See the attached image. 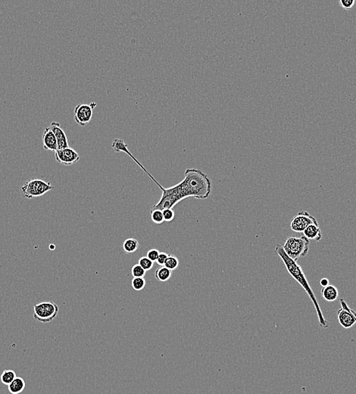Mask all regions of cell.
I'll list each match as a JSON object with an SVG mask.
<instances>
[{"label": "cell", "instance_id": "6da1fadb", "mask_svg": "<svg viewBox=\"0 0 356 394\" xmlns=\"http://www.w3.org/2000/svg\"><path fill=\"white\" fill-rule=\"evenodd\" d=\"M176 187L180 200L189 197L204 200L211 193V181L201 170L187 168L185 171L183 181L176 184Z\"/></svg>", "mask_w": 356, "mask_h": 394}, {"label": "cell", "instance_id": "7a4b0ae2", "mask_svg": "<svg viewBox=\"0 0 356 394\" xmlns=\"http://www.w3.org/2000/svg\"><path fill=\"white\" fill-rule=\"evenodd\" d=\"M275 252L279 256L280 258L281 259L283 263L285 265L286 268H287L289 274L301 285L302 288L306 291L308 295L310 297L311 300L313 302L315 310H316L320 325L324 328H328L329 327V323H328L327 321L324 319V316H323L322 312H321V308H320L319 303H318V300H317L316 296H315L313 291L311 288L310 285H309V282H308L301 267L297 264L296 262L293 261L286 254L284 249H283V246H281V245L278 244L275 246Z\"/></svg>", "mask_w": 356, "mask_h": 394}, {"label": "cell", "instance_id": "3957f363", "mask_svg": "<svg viewBox=\"0 0 356 394\" xmlns=\"http://www.w3.org/2000/svg\"><path fill=\"white\" fill-rule=\"evenodd\" d=\"M310 241L306 237H289L284 246V252L293 261H298L300 257H304L309 254Z\"/></svg>", "mask_w": 356, "mask_h": 394}, {"label": "cell", "instance_id": "277c9868", "mask_svg": "<svg viewBox=\"0 0 356 394\" xmlns=\"http://www.w3.org/2000/svg\"><path fill=\"white\" fill-rule=\"evenodd\" d=\"M53 189V186L49 182H46L43 180L33 179L27 181L21 187V192L23 197L31 200L35 197L43 196L45 193Z\"/></svg>", "mask_w": 356, "mask_h": 394}, {"label": "cell", "instance_id": "5b68a950", "mask_svg": "<svg viewBox=\"0 0 356 394\" xmlns=\"http://www.w3.org/2000/svg\"><path fill=\"white\" fill-rule=\"evenodd\" d=\"M58 305L53 302H43L35 304L34 307V319L41 323L52 322L59 313Z\"/></svg>", "mask_w": 356, "mask_h": 394}, {"label": "cell", "instance_id": "8992f818", "mask_svg": "<svg viewBox=\"0 0 356 394\" xmlns=\"http://www.w3.org/2000/svg\"><path fill=\"white\" fill-rule=\"evenodd\" d=\"M181 201L179 197L176 185L162 190V195L159 201L152 206L151 210L163 211L167 209H174L178 203Z\"/></svg>", "mask_w": 356, "mask_h": 394}, {"label": "cell", "instance_id": "52a82bcc", "mask_svg": "<svg viewBox=\"0 0 356 394\" xmlns=\"http://www.w3.org/2000/svg\"><path fill=\"white\" fill-rule=\"evenodd\" d=\"M341 308L337 311V319L339 323L343 328L349 329L352 328L356 323V313L348 306L346 301L340 299Z\"/></svg>", "mask_w": 356, "mask_h": 394}, {"label": "cell", "instance_id": "ba28073f", "mask_svg": "<svg viewBox=\"0 0 356 394\" xmlns=\"http://www.w3.org/2000/svg\"><path fill=\"white\" fill-rule=\"evenodd\" d=\"M311 224L318 226L316 218L311 215L309 212H298L292 220L290 229L295 232L301 233Z\"/></svg>", "mask_w": 356, "mask_h": 394}, {"label": "cell", "instance_id": "9c48e42d", "mask_svg": "<svg viewBox=\"0 0 356 394\" xmlns=\"http://www.w3.org/2000/svg\"><path fill=\"white\" fill-rule=\"evenodd\" d=\"M96 106V102H91L89 105L80 104L74 108V119L80 126H85L93 118V108Z\"/></svg>", "mask_w": 356, "mask_h": 394}, {"label": "cell", "instance_id": "30bf717a", "mask_svg": "<svg viewBox=\"0 0 356 394\" xmlns=\"http://www.w3.org/2000/svg\"><path fill=\"white\" fill-rule=\"evenodd\" d=\"M112 147H113V150H114V151L116 152V153H121V152H123V153H126V154L128 155L129 156H130V158H131L132 159H133V161H134L135 162H136V164H138V165L140 166V167L141 168H142L143 170H144V172H145V173H147V175H149V178H151V179L152 180V181H154V182L155 183V184H157V185L158 186V187H160V189H161V190L164 189V187H162V186L161 185V184H159V183L158 182V181H156V180L155 179V178H154L153 176H152V175H151L150 173L148 172V171L147 170V169L145 168V167H144V165H143L141 163V162H139V161L138 160V159H136V158L133 156V155L131 153H130V151H129L128 147H127V144H125V142H124V139H116L113 142V144H112Z\"/></svg>", "mask_w": 356, "mask_h": 394}, {"label": "cell", "instance_id": "8fae6325", "mask_svg": "<svg viewBox=\"0 0 356 394\" xmlns=\"http://www.w3.org/2000/svg\"><path fill=\"white\" fill-rule=\"evenodd\" d=\"M56 159L61 164L65 165H71L77 163L80 160V155L73 150L72 148L63 149V150H58L55 153Z\"/></svg>", "mask_w": 356, "mask_h": 394}, {"label": "cell", "instance_id": "7c38bea8", "mask_svg": "<svg viewBox=\"0 0 356 394\" xmlns=\"http://www.w3.org/2000/svg\"><path fill=\"white\" fill-rule=\"evenodd\" d=\"M42 143L44 150L49 151L57 152L58 150V143L57 137L49 127L45 128L42 136Z\"/></svg>", "mask_w": 356, "mask_h": 394}, {"label": "cell", "instance_id": "4fadbf2b", "mask_svg": "<svg viewBox=\"0 0 356 394\" xmlns=\"http://www.w3.org/2000/svg\"><path fill=\"white\" fill-rule=\"evenodd\" d=\"M49 128H51V130L55 134L56 137H57V143H58V150H63V149L69 147H68V141L66 133L61 128L60 123L52 122Z\"/></svg>", "mask_w": 356, "mask_h": 394}, {"label": "cell", "instance_id": "5bb4252c", "mask_svg": "<svg viewBox=\"0 0 356 394\" xmlns=\"http://www.w3.org/2000/svg\"><path fill=\"white\" fill-rule=\"evenodd\" d=\"M305 237L309 240H314L315 241H320L322 238V234L319 227L316 224H311L306 228L303 231Z\"/></svg>", "mask_w": 356, "mask_h": 394}, {"label": "cell", "instance_id": "9a60e30c", "mask_svg": "<svg viewBox=\"0 0 356 394\" xmlns=\"http://www.w3.org/2000/svg\"><path fill=\"white\" fill-rule=\"evenodd\" d=\"M26 383L22 378L17 377L9 386L8 389L12 394H20L24 391L25 389Z\"/></svg>", "mask_w": 356, "mask_h": 394}, {"label": "cell", "instance_id": "2e32d148", "mask_svg": "<svg viewBox=\"0 0 356 394\" xmlns=\"http://www.w3.org/2000/svg\"><path fill=\"white\" fill-rule=\"evenodd\" d=\"M321 295L327 302H334L339 297L338 290L333 285H327L321 289Z\"/></svg>", "mask_w": 356, "mask_h": 394}, {"label": "cell", "instance_id": "e0dca14e", "mask_svg": "<svg viewBox=\"0 0 356 394\" xmlns=\"http://www.w3.org/2000/svg\"><path fill=\"white\" fill-rule=\"evenodd\" d=\"M172 271L165 266H160L155 272V277L158 282H166L172 277Z\"/></svg>", "mask_w": 356, "mask_h": 394}, {"label": "cell", "instance_id": "ac0fdd59", "mask_svg": "<svg viewBox=\"0 0 356 394\" xmlns=\"http://www.w3.org/2000/svg\"><path fill=\"white\" fill-rule=\"evenodd\" d=\"M139 248V242L134 238H128L124 240L123 249L127 254H133Z\"/></svg>", "mask_w": 356, "mask_h": 394}, {"label": "cell", "instance_id": "d6986e66", "mask_svg": "<svg viewBox=\"0 0 356 394\" xmlns=\"http://www.w3.org/2000/svg\"><path fill=\"white\" fill-rule=\"evenodd\" d=\"M16 378V373L13 370H4L0 376V380L4 385L9 386Z\"/></svg>", "mask_w": 356, "mask_h": 394}, {"label": "cell", "instance_id": "ffe728a7", "mask_svg": "<svg viewBox=\"0 0 356 394\" xmlns=\"http://www.w3.org/2000/svg\"><path fill=\"white\" fill-rule=\"evenodd\" d=\"M146 285H147V282L144 277H133V280H132V288L134 291H142L145 288Z\"/></svg>", "mask_w": 356, "mask_h": 394}, {"label": "cell", "instance_id": "44dd1931", "mask_svg": "<svg viewBox=\"0 0 356 394\" xmlns=\"http://www.w3.org/2000/svg\"><path fill=\"white\" fill-rule=\"evenodd\" d=\"M165 267L173 271L179 266V260L175 256L169 255L164 265Z\"/></svg>", "mask_w": 356, "mask_h": 394}, {"label": "cell", "instance_id": "7402d4cb", "mask_svg": "<svg viewBox=\"0 0 356 394\" xmlns=\"http://www.w3.org/2000/svg\"><path fill=\"white\" fill-rule=\"evenodd\" d=\"M151 219L154 223L157 224H161L164 222V216H163L162 211L161 210H151Z\"/></svg>", "mask_w": 356, "mask_h": 394}, {"label": "cell", "instance_id": "603a6c76", "mask_svg": "<svg viewBox=\"0 0 356 394\" xmlns=\"http://www.w3.org/2000/svg\"><path fill=\"white\" fill-rule=\"evenodd\" d=\"M147 271L139 265L136 264L132 267L131 274L133 277H144Z\"/></svg>", "mask_w": 356, "mask_h": 394}, {"label": "cell", "instance_id": "cb8c5ba5", "mask_svg": "<svg viewBox=\"0 0 356 394\" xmlns=\"http://www.w3.org/2000/svg\"><path fill=\"white\" fill-rule=\"evenodd\" d=\"M138 264H139L146 271H147L152 269V267H153L154 263L153 262L151 261V260L147 258V257H144L140 259L139 261H138Z\"/></svg>", "mask_w": 356, "mask_h": 394}, {"label": "cell", "instance_id": "d4e9b609", "mask_svg": "<svg viewBox=\"0 0 356 394\" xmlns=\"http://www.w3.org/2000/svg\"><path fill=\"white\" fill-rule=\"evenodd\" d=\"M165 221L170 222L175 219V212L174 209H167L162 211Z\"/></svg>", "mask_w": 356, "mask_h": 394}, {"label": "cell", "instance_id": "484cf974", "mask_svg": "<svg viewBox=\"0 0 356 394\" xmlns=\"http://www.w3.org/2000/svg\"><path fill=\"white\" fill-rule=\"evenodd\" d=\"M160 252L156 249H151L147 252V257L153 263H156Z\"/></svg>", "mask_w": 356, "mask_h": 394}, {"label": "cell", "instance_id": "4316f807", "mask_svg": "<svg viewBox=\"0 0 356 394\" xmlns=\"http://www.w3.org/2000/svg\"><path fill=\"white\" fill-rule=\"evenodd\" d=\"M339 3L341 5V6L343 9H349L354 6L355 1V0H340Z\"/></svg>", "mask_w": 356, "mask_h": 394}, {"label": "cell", "instance_id": "83f0119b", "mask_svg": "<svg viewBox=\"0 0 356 394\" xmlns=\"http://www.w3.org/2000/svg\"><path fill=\"white\" fill-rule=\"evenodd\" d=\"M169 256V254H166V252H160L159 256H158V260H157L156 263L158 264L159 266H164L165 263H166V260H167Z\"/></svg>", "mask_w": 356, "mask_h": 394}, {"label": "cell", "instance_id": "f1b7e54d", "mask_svg": "<svg viewBox=\"0 0 356 394\" xmlns=\"http://www.w3.org/2000/svg\"><path fill=\"white\" fill-rule=\"evenodd\" d=\"M320 284H321V286L324 288V287L329 285V280H328L327 278H322L321 279V282H320Z\"/></svg>", "mask_w": 356, "mask_h": 394}]
</instances>
